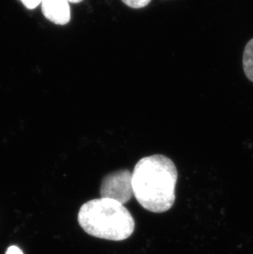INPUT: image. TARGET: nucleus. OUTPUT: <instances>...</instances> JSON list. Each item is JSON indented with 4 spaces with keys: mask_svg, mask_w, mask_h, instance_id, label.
<instances>
[{
    "mask_svg": "<svg viewBox=\"0 0 253 254\" xmlns=\"http://www.w3.org/2000/svg\"><path fill=\"white\" fill-rule=\"evenodd\" d=\"M41 10L46 18L60 26L67 24L71 18L68 0H42Z\"/></svg>",
    "mask_w": 253,
    "mask_h": 254,
    "instance_id": "obj_4",
    "label": "nucleus"
},
{
    "mask_svg": "<svg viewBox=\"0 0 253 254\" xmlns=\"http://www.w3.org/2000/svg\"><path fill=\"white\" fill-rule=\"evenodd\" d=\"M243 65L247 77L253 82V38L248 42L244 49Z\"/></svg>",
    "mask_w": 253,
    "mask_h": 254,
    "instance_id": "obj_5",
    "label": "nucleus"
},
{
    "mask_svg": "<svg viewBox=\"0 0 253 254\" xmlns=\"http://www.w3.org/2000/svg\"><path fill=\"white\" fill-rule=\"evenodd\" d=\"M77 219L85 232L103 240H126L135 229L130 211L113 199L101 197L87 201L81 206Z\"/></svg>",
    "mask_w": 253,
    "mask_h": 254,
    "instance_id": "obj_2",
    "label": "nucleus"
},
{
    "mask_svg": "<svg viewBox=\"0 0 253 254\" xmlns=\"http://www.w3.org/2000/svg\"><path fill=\"white\" fill-rule=\"evenodd\" d=\"M21 2L23 3L26 8L34 9L38 7L39 5L41 4L42 0H21Z\"/></svg>",
    "mask_w": 253,
    "mask_h": 254,
    "instance_id": "obj_7",
    "label": "nucleus"
},
{
    "mask_svg": "<svg viewBox=\"0 0 253 254\" xmlns=\"http://www.w3.org/2000/svg\"><path fill=\"white\" fill-rule=\"evenodd\" d=\"M125 4L132 8H141L146 7L151 0H122Z\"/></svg>",
    "mask_w": 253,
    "mask_h": 254,
    "instance_id": "obj_6",
    "label": "nucleus"
},
{
    "mask_svg": "<svg viewBox=\"0 0 253 254\" xmlns=\"http://www.w3.org/2000/svg\"><path fill=\"white\" fill-rule=\"evenodd\" d=\"M177 180V168L169 157L146 156L136 164L132 171L133 196L147 211L162 213L174 206Z\"/></svg>",
    "mask_w": 253,
    "mask_h": 254,
    "instance_id": "obj_1",
    "label": "nucleus"
},
{
    "mask_svg": "<svg viewBox=\"0 0 253 254\" xmlns=\"http://www.w3.org/2000/svg\"><path fill=\"white\" fill-rule=\"evenodd\" d=\"M83 0H68V2H72V3H79V2H82Z\"/></svg>",
    "mask_w": 253,
    "mask_h": 254,
    "instance_id": "obj_9",
    "label": "nucleus"
},
{
    "mask_svg": "<svg viewBox=\"0 0 253 254\" xmlns=\"http://www.w3.org/2000/svg\"><path fill=\"white\" fill-rule=\"evenodd\" d=\"M5 254H23V253H22V250H20L17 246L12 245L7 249Z\"/></svg>",
    "mask_w": 253,
    "mask_h": 254,
    "instance_id": "obj_8",
    "label": "nucleus"
},
{
    "mask_svg": "<svg viewBox=\"0 0 253 254\" xmlns=\"http://www.w3.org/2000/svg\"><path fill=\"white\" fill-rule=\"evenodd\" d=\"M131 177L132 172L128 170H118L106 175L101 182V197L113 199L123 205L126 203L133 196Z\"/></svg>",
    "mask_w": 253,
    "mask_h": 254,
    "instance_id": "obj_3",
    "label": "nucleus"
}]
</instances>
